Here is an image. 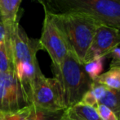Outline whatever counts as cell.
Here are the masks:
<instances>
[{
  "label": "cell",
  "instance_id": "1",
  "mask_svg": "<svg viewBox=\"0 0 120 120\" xmlns=\"http://www.w3.org/2000/svg\"><path fill=\"white\" fill-rule=\"evenodd\" d=\"M41 50L43 48L39 40L30 39L18 25L12 42L14 71L29 104L32 103L35 85L44 76L37 59V53Z\"/></svg>",
  "mask_w": 120,
  "mask_h": 120
},
{
  "label": "cell",
  "instance_id": "2",
  "mask_svg": "<svg viewBox=\"0 0 120 120\" xmlns=\"http://www.w3.org/2000/svg\"><path fill=\"white\" fill-rule=\"evenodd\" d=\"M52 14L65 37L69 50L83 63L96 29L101 24L80 13L52 12Z\"/></svg>",
  "mask_w": 120,
  "mask_h": 120
},
{
  "label": "cell",
  "instance_id": "3",
  "mask_svg": "<svg viewBox=\"0 0 120 120\" xmlns=\"http://www.w3.org/2000/svg\"><path fill=\"white\" fill-rule=\"evenodd\" d=\"M52 69L60 84L66 109L80 102L93 85L94 82L84 70L83 63L70 51L59 67H52Z\"/></svg>",
  "mask_w": 120,
  "mask_h": 120
},
{
  "label": "cell",
  "instance_id": "4",
  "mask_svg": "<svg viewBox=\"0 0 120 120\" xmlns=\"http://www.w3.org/2000/svg\"><path fill=\"white\" fill-rule=\"evenodd\" d=\"M58 12L83 14L101 25L120 30V0H60L52 2Z\"/></svg>",
  "mask_w": 120,
  "mask_h": 120
},
{
  "label": "cell",
  "instance_id": "5",
  "mask_svg": "<svg viewBox=\"0 0 120 120\" xmlns=\"http://www.w3.org/2000/svg\"><path fill=\"white\" fill-rule=\"evenodd\" d=\"M44 20L41 37L38 40L43 50L48 53L52 67H59L69 53V48L61 30L54 20L52 12L44 8Z\"/></svg>",
  "mask_w": 120,
  "mask_h": 120
},
{
  "label": "cell",
  "instance_id": "6",
  "mask_svg": "<svg viewBox=\"0 0 120 120\" xmlns=\"http://www.w3.org/2000/svg\"><path fill=\"white\" fill-rule=\"evenodd\" d=\"M30 105L15 71L0 73V114H9Z\"/></svg>",
  "mask_w": 120,
  "mask_h": 120
},
{
  "label": "cell",
  "instance_id": "7",
  "mask_svg": "<svg viewBox=\"0 0 120 120\" xmlns=\"http://www.w3.org/2000/svg\"><path fill=\"white\" fill-rule=\"evenodd\" d=\"M31 104L49 111L66 110L58 81L43 76L34 87Z\"/></svg>",
  "mask_w": 120,
  "mask_h": 120
},
{
  "label": "cell",
  "instance_id": "8",
  "mask_svg": "<svg viewBox=\"0 0 120 120\" xmlns=\"http://www.w3.org/2000/svg\"><path fill=\"white\" fill-rule=\"evenodd\" d=\"M120 45V30L101 25L98 26L92 39L83 64L96 57H106L109 52Z\"/></svg>",
  "mask_w": 120,
  "mask_h": 120
},
{
  "label": "cell",
  "instance_id": "9",
  "mask_svg": "<svg viewBox=\"0 0 120 120\" xmlns=\"http://www.w3.org/2000/svg\"><path fill=\"white\" fill-rule=\"evenodd\" d=\"M21 0H0V17L6 31V40L12 46L13 37L19 25L17 15Z\"/></svg>",
  "mask_w": 120,
  "mask_h": 120
},
{
  "label": "cell",
  "instance_id": "10",
  "mask_svg": "<svg viewBox=\"0 0 120 120\" xmlns=\"http://www.w3.org/2000/svg\"><path fill=\"white\" fill-rule=\"evenodd\" d=\"M65 111H49L30 104L13 114H0V119L2 120H61Z\"/></svg>",
  "mask_w": 120,
  "mask_h": 120
},
{
  "label": "cell",
  "instance_id": "11",
  "mask_svg": "<svg viewBox=\"0 0 120 120\" xmlns=\"http://www.w3.org/2000/svg\"><path fill=\"white\" fill-rule=\"evenodd\" d=\"M90 91L95 97L98 104H103L108 107L119 118L120 113V91L107 88L94 82Z\"/></svg>",
  "mask_w": 120,
  "mask_h": 120
},
{
  "label": "cell",
  "instance_id": "12",
  "mask_svg": "<svg viewBox=\"0 0 120 120\" xmlns=\"http://www.w3.org/2000/svg\"><path fill=\"white\" fill-rule=\"evenodd\" d=\"M94 82L113 90L120 91V67H110L101 73Z\"/></svg>",
  "mask_w": 120,
  "mask_h": 120
},
{
  "label": "cell",
  "instance_id": "13",
  "mask_svg": "<svg viewBox=\"0 0 120 120\" xmlns=\"http://www.w3.org/2000/svg\"><path fill=\"white\" fill-rule=\"evenodd\" d=\"M14 71L12 46L6 40L0 45V73Z\"/></svg>",
  "mask_w": 120,
  "mask_h": 120
},
{
  "label": "cell",
  "instance_id": "14",
  "mask_svg": "<svg viewBox=\"0 0 120 120\" xmlns=\"http://www.w3.org/2000/svg\"><path fill=\"white\" fill-rule=\"evenodd\" d=\"M66 110L80 120H101L95 108L85 105L82 103H78Z\"/></svg>",
  "mask_w": 120,
  "mask_h": 120
},
{
  "label": "cell",
  "instance_id": "15",
  "mask_svg": "<svg viewBox=\"0 0 120 120\" xmlns=\"http://www.w3.org/2000/svg\"><path fill=\"white\" fill-rule=\"evenodd\" d=\"M105 57H96L83 64L86 73L92 81H95L104 70Z\"/></svg>",
  "mask_w": 120,
  "mask_h": 120
},
{
  "label": "cell",
  "instance_id": "16",
  "mask_svg": "<svg viewBox=\"0 0 120 120\" xmlns=\"http://www.w3.org/2000/svg\"><path fill=\"white\" fill-rule=\"evenodd\" d=\"M95 109L101 120H119L117 115L110 109L103 104H98Z\"/></svg>",
  "mask_w": 120,
  "mask_h": 120
},
{
  "label": "cell",
  "instance_id": "17",
  "mask_svg": "<svg viewBox=\"0 0 120 120\" xmlns=\"http://www.w3.org/2000/svg\"><path fill=\"white\" fill-rule=\"evenodd\" d=\"M106 57L112 58L110 65L120 63V47H117V48L114 49L112 51L108 54Z\"/></svg>",
  "mask_w": 120,
  "mask_h": 120
},
{
  "label": "cell",
  "instance_id": "18",
  "mask_svg": "<svg viewBox=\"0 0 120 120\" xmlns=\"http://www.w3.org/2000/svg\"><path fill=\"white\" fill-rule=\"evenodd\" d=\"M5 39H6V31L3 23L0 21V45L4 41Z\"/></svg>",
  "mask_w": 120,
  "mask_h": 120
},
{
  "label": "cell",
  "instance_id": "19",
  "mask_svg": "<svg viewBox=\"0 0 120 120\" xmlns=\"http://www.w3.org/2000/svg\"><path fill=\"white\" fill-rule=\"evenodd\" d=\"M61 120H80L78 118L74 117V115H72L70 113H69L67 110L65 111V114H64L63 117H62Z\"/></svg>",
  "mask_w": 120,
  "mask_h": 120
},
{
  "label": "cell",
  "instance_id": "20",
  "mask_svg": "<svg viewBox=\"0 0 120 120\" xmlns=\"http://www.w3.org/2000/svg\"><path fill=\"white\" fill-rule=\"evenodd\" d=\"M120 67V63L114 64V65H110V67Z\"/></svg>",
  "mask_w": 120,
  "mask_h": 120
},
{
  "label": "cell",
  "instance_id": "21",
  "mask_svg": "<svg viewBox=\"0 0 120 120\" xmlns=\"http://www.w3.org/2000/svg\"><path fill=\"white\" fill-rule=\"evenodd\" d=\"M119 120H120V113H119Z\"/></svg>",
  "mask_w": 120,
  "mask_h": 120
},
{
  "label": "cell",
  "instance_id": "22",
  "mask_svg": "<svg viewBox=\"0 0 120 120\" xmlns=\"http://www.w3.org/2000/svg\"><path fill=\"white\" fill-rule=\"evenodd\" d=\"M0 21H1V17H0Z\"/></svg>",
  "mask_w": 120,
  "mask_h": 120
},
{
  "label": "cell",
  "instance_id": "23",
  "mask_svg": "<svg viewBox=\"0 0 120 120\" xmlns=\"http://www.w3.org/2000/svg\"><path fill=\"white\" fill-rule=\"evenodd\" d=\"M0 120H2V119H0Z\"/></svg>",
  "mask_w": 120,
  "mask_h": 120
}]
</instances>
